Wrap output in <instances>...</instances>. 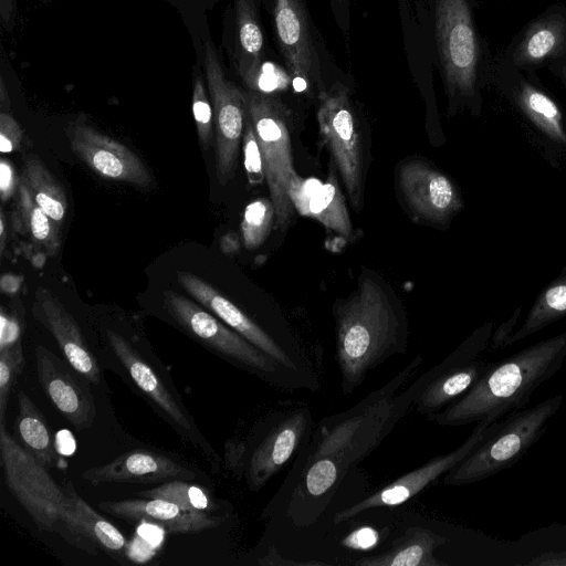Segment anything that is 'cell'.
<instances>
[{
  "label": "cell",
  "instance_id": "6",
  "mask_svg": "<svg viewBox=\"0 0 566 566\" xmlns=\"http://www.w3.org/2000/svg\"><path fill=\"white\" fill-rule=\"evenodd\" d=\"M164 308L185 333L228 363L284 389L306 387L307 378L283 367L214 314L188 297L166 291Z\"/></svg>",
  "mask_w": 566,
  "mask_h": 566
},
{
  "label": "cell",
  "instance_id": "3",
  "mask_svg": "<svg viewBox=\"0 0 566 566\" xmlns=\"http://www.w3.org/2000/svg\"><path fill=\"white\" fill-rule=\"evenodd\" d=\"M98 361L113 370L212 465L219 458L198 429L165 364L140 339L111 326L103 329Z\"/></svg>",
  "mask_w": 566,
  "mask_h": 566
},
{
  "label": "cell",
  "instance_id": "14",
  "mask_svg": "<svg viewBox=\"0 0 566 566\" xmlns=\"http://www.w3.org/2000/svg\"><path fill=\"white\" fill-rule=\"evenodd\" d=\"M500 420L491 424L478 422L471 434L457 449L429 460L359 502L339 511L334 517L335 524L344 523L371 509L392 507L406 503L463 461L496 429Z\"/></svg>",
  "mask_w": 566,
  "mask_h": 566
},
{
  "label": "cell",
  "instance_id": "28",
  "mask_svg": "<svg viewBox=\"0 0 566 566\" xmlns=\"http://www.w3.org/2000/svg\"><path fill=\"white\" fill-rule=\"evenodd\" d=\"M566 316V272L553 281L536 298L522 326L506 346L525 339Z\"/></svg>",
  "mask_w": 566,
  "mask_h": 566
},
{
  "label": "cell",
  "instance_id": "43",
  "mask_svg": "<svg viewBox=\"0 0 566 566\" xmlns=\"http://www.w3.org/2000/svg\"><path fill=\"white\" fill-rule=\"evenodd\" d=\"M526 566H566V551L545 552L530 562L524 563Z\"/></svg>",
  "mask_w": 566,
  "mask_h": 566
},
{
  "label": "cell",
  "instance_id": "23",
  "mask_svg": "<svg viewBox=\"0 0 566 566\" xmlns=\"http://www.w3.org/2000/svg\"><path fill=\"white\" fill-rule=\"evenodd\" d=\"M99 509L127 522L155 524L174 534H195L221 524L222 518L207 512L187 511L163 500L143 497L136 500L106 501Z\"/></svg>",
  "mask_w": 566,
  "mask_h": 566
},
{
  "label": "cell",
  "instance_id": "12",
  "mask_svg": "<svg viewBox=\"0 0 566 566\" xmlns=\"http://www.w3.org/2000/svg\"><path fill=\"white\" fill-rule=\"evenodd\" d=\"M203 65L214 119L216 176L226 186L234 176L247 111L243 91L229 81L214 48L205 43Z\"/></svg>",
  "mask_w": 566,
  "mask_h": 566
},
{
  "label": "cell",
  "instance_id": "39",
  "mask_svg": "<svg viewBox=\"0 0 566 566\" xmlns=\"http://www.w3.org/2000/svg\"><path fill=\"white\" fill-rule=\"evenodd\" d=\"M381 536L377 528L364 525L348 533L340 544L348 549L365 552L375 548Z\"/></svg>",
  "mask_w": 566,
  "mask_h": 566
},
{
  "label": "cell",
  "instance_id": "5",
  "mask_svg": "<svg viewBox=\"0 0 566 566\" xmlns=\"http://www.w3.org/2000/svg\"><path fill=\"white\" fill-rule=\"evenodd\" d=\"M418 355L385 386L373 391L352 409L325 419L315 432L305 460L326 457L346 473L368 457L398 422L392 399L422 364Z\"/></svg>",
  "mask_w": 566,
  "mask_h": 566
},
{
  "label": "cell",
  "instance_id": "47",
  "mask_svg": "<svg viewBox=\"0 0 566 566\" xmlns=\"http://www.w3.org/2000/svg\"><path fill=\"white\" fill-rule=\"evenodd\" d=\"M0 252L2 253L6 244V220L2 212L0 216Z\"/></svg>",
  "mask_w": 566,
  "mask_h": 566
},
{
  "label": "cell",
  "instance_id": "4",
  "mask_svg": "<svg viewBox=\"0 0 566 566\" xmlns=\"http://www.w3.org/2000/svg\"><path fill=\"white\" fill-rule=\"evenodd\" d=\"M0 422V461L7 488L42 532L57 533L74 547L96 556L69 493L48 469L7 432Z\"/></svg>",
  "mask_w": 566,
  "mask_h": 566
},
{
  "label": "cell",
  "instance_id": "41",
  "mask_svg": "<svg viewBox=\"0 0 566 566\" xmlns=\"http://www.w3.org/2000/svg\"><path fill=\"white\" fill-rule=\"evenodd\" d=\"M522 312V307H518L514 314L504 323H502L496 331L491 335V343H489V350L491 353L497 352L504 347H506V343L509 338L513 334V329L517 324Z\"/></svg>",
  "mask_w": 566,
  "mask_h": 566
},
{
  "label": "cell",
  "instance_id": "44",
  "mask_svg": "<svg viewBox=\"0 0 566 566\" xmlns=\"http://www.w3.org/2000/svg\"><path fill=\"white\" fill-rule=\"evenodd\" d=\"M261 565H326V563L322 562H295L282 559V556L279 554L276 548L273 546L269 549L268 554L259 560Z\"/></svg>",
  "mask_w": 566,
  "mask_h": 566
},
{
  "label": "cell",
  "instance_id": "1",
  "mask_svg": "<svg viewBox=\"0 0 566 566\" xmlns=\"http://www.w3.org/2000/svg\"><path fill=\"white\" fill-rule=\"evenodd\" d=\"M340 388L352 394L369 371L408 346V321L394 293L366 274L357 289L334 304Z\"/></svg>",
  "mask_w": 566,
  "mask_h": 566
},
{
  "label": "cell",
  "instance_id": "21",
  "mask_svg": "<svg viewBox=\"0 0 566 566\" xmlns=\"http://www.w3.org/2000/svg\"><path fill=\"white\" fill-rule=\"evenodd\" d=\"M83 480L93 485L102 483H164L172 480L190 481L197 478L188 465L167 455L133 450L120 454L111 462L86 469Z\"/></svg>",
  "mask_w": 566,
  "mask_h": 566
},
{
  "label": "cell",
  "instance_id": "30",
  "mask_svg": "<svg viewBox=\"0 0 566 566\" xmlns=\"http://www.w3.org/2000/svg\"><path fill=\"white\" fill-rule=\"evenodd\" d=\"M62 486L69 493L82 524L96 547L117 560L123 557L127 543L119 530L78 495L71 480L64 479Z\"/></svg>",
  "mask_w": 566,
  "mask_h": 566
},
{
  "label": "cell",
  "instance_id": "46",
  "mask_svg": "<svg viewBox=\"0 0 566 566\" xmlns=\"http://www.w3.org/2000/svg\"><path fill=\"white\" fill-rule=\"evenodd\" d=\"M349 1L350 0H332V3H333V8H334V12H335V17L338 21V24L345 29L347 28V23L345 21V18L343 15V12L345 10H347L348 8V4H349Z\"/></svg>",
  "mask_w": 566,
  "mask_h": 566
},
{
  "label": "cell",
  "instance_id": "19",
  "mask_svg": "<svg viewBox=\"0 0 566 566\" xmlns=\"http://www.w3.org/2000/svg\"><path fill=\"white\" fill-rule=\"evenodd\" d=\"M34 353L40 382L54 406L75 430L91 428L96 416V407L88 387L90 381L77 371H70L69 367L43 345H38Z\"/></svg>",
  "mask_w": 566,
  "mask_h": 566
},
{
  "label": "cell",
  "instance_id": "9",
  "mask_svg": "<svg viewBox=\"0 0 566 566\" xmlns=\"http://www.w3.org/2000/svg\"><path fill=\"white\" fill-rule=\"evenodd\" d=\"M247 116L259 143L270 199L275 208V226L286 230L294 214L287 193L296 175L291 150V112L275 95L243 91Z\"/></svg>",
  "mask_w": 566,
  "mask_h": 566
},
{
  "label": "cell",
  "instance_id": "29",
  "mask_svg": "<svg viewBox=\"0 0 566 566\" xmlns=\"http://www.w3.org/2000/svg\"><path fill=\"white\" fill-rule=\"evenodd\" d=\"M516 102L531 122L553 143L566 146V130L556 103L539 88L524 83Z\"/></svg>",
  "mask_w": 566,
  "mask_h": 566
},
{
  "label": "cell",
  "instance_id": "20",
  "mask_svg": "<svg viewBox=\"0 0 566 566\" xmlns=\"http://www.w3.org/2000/svg\"><path fill=\"white\" fill-rule=\"evenodd\" d=\"M32 314L54 337L69 365L90 382L99 384V361L86 343L76 321L57 297L39 286L34 294Z\"/></svg>",
  "mask_w": 566,
  "mask_h": 566
},
{
  "label": "cell",
  "instance_id": "26",
  "mask_svg": "<svg viewBox=\"0 0 566 566\" xmlns=\"http://www.w3.org/2000/svg\"><path fill=\"white\" fill-rule=\"evenodd\" d=\"M15 430L23 448L39 462L46 469L54 464L56 449L44 416L23 390L18 392Z\"/></svg>",
  "mask_w": 566,
  "mask_h": 566
},
{
  "label": "cell",
  "instance_id": "48",
  "mask_svg": "<svg viewBox=\"0 0 566 566\" xmlns=\"http://www.w3.org/2000/svg\"><path fill=\"white\" fill-rule=\"evenodd\" d=\"M562 73H563V76H564V78H565V81H566V66H564V67L562 69Z\"/></svg>",
  "mask_w": 566,
  "mask_h": 566
},
{
  "label": "cell",
  "instance_id": "18",
  "mask_svg": "<svg viewBox=\"0 0 566 566\" xmlns=\"http://www.w3.org/2000/svg\"><path fill=\"white\" fill-rule=\"evenodd\" d=\"M311 423V411L305 407L274 416V424L245 457L244 473L250 490H260L284 468L296 452Z\"/></svg>",
  "mask_w": 566,
  "mask_h": 566
},
{
  "label": "cell",
  "instance_id": "8",
  "mask_svg": "<svg viewBox=\"0 0 566 566\" xmlns=\"http://www.w3.org/2000/svg\"><path fill=\"white\" fill-rule=\"evenodd\" d=\"M492 328V321L484 323L439 365L395 395L396 416L402 418L413 405L417 412L430 417L465 395L491 364L479 356L489 346Z\"/></svg>",
  "mask_w": 566,
  "mask_h": 566
},
{
  "label": "cell",
  "instance_id": "7",
  "mask_svg": "<svg viewBox=\"0 0 566 566\" xmlns=\"http://www.w3.org/2000/svg\"><path fill=\"white\" fill-rule=\"evenodd\" d=\"M564 400L556 395L539 403L512 411L463 461L446 473L444 485H465L497 474L516 462L544 436L548 420Z\"/></svg>",
  "mask_w": 566,
  "mask_h": 566
},
{
  "label": "cell",
  "instance_id": "34",
  "mask_svg": "<svg viewBox=\"0 0 566 566\" xmlns=\"http://www.w3.org/2000/svg\"><path fill=\"white\" fill-rule=\"evenodd\" d=\"M275 222V208L271 199L259 198L244 209L241 221L243 245L253 250L263 244Z\"/></svg>",
  "mask_w": 566,
  "mask_h": 566
},
{
  "label": "cell",
  "instance_id": "24",
  "mask_svg": "<svg viewBox=\"0 0 566 566\" xmlns=\"http://www.w3.org/2000/svg\"><path fill=\"white\" fill-rule=\"evenodd\" d=\"M263 51L264 38L253 0H235L233 64L249 90H259Z\"/></svg>",
  "mask_w": 566,
  "mask_h": 566
},
{
  "label": "cell",
  "instance_id": "40",
  "mask_svg": "<svg viewBox=\"0 0 566 566\" xmlns=\"http://www.w3.org/2000/svg\"><path fill=\"white\" fill-rule=\"evenodd\" d=\"M22 325L19 317L3 307L0 312V348L21 343Z\"/></svg>",
  "mask_w": 566,
  "mask_h": 566
},
{
  "label": "cell",
  "instance_id": "42",
  "mask_svg": "<svg viewBox=\"0 0 566 566\" xmlns=\"http://www.w3.org/2000/svg\"><path fill=\"white\" fill-rule=\"evenodd\" d=\"M18 181L15 171L11 163L7 159L0 161V196L2 201H7L17 190Z\"/></svg>",
  "mask_w": 566,
  "mask_h": 566
},
{
  "label": "cell",
  "instance_id": "33",
  "mask_svg": "<svg viewBox=\"0 0 566 566\" xmlns=\"http://www.w3.org/2000/svg\"><path fill=\"white\" fill-rule=\"evenodd\" d=\"M135 495L163 499L187 511L212 513L216 509V504L201 488L185 480L164 482L150 490L136 492Z\"/></svg>",
  "mask_w": 566,
  "mask_h": 566
},
{
  "label": "cell",
  "instance_id": "17",
  "mask_svg": "<svg viewBox=\"0 0 566 566\" xmlns=\"http://www.w3.org/2000/svg\"><path fill=\"white\" fill-rule=\"evenodd\" d=\"M177 279L184 290L201 306L214 314L224 324L263 350L283 367L307 378L303 358H300L295 353L286 349L212 285L201 277L187 272H178Z\"/></svg>",
  "mask_w": 566,
  "mask_h": 566
},
{
  "label": "cell",
  "instance_id": "2",
  "mask_svg": "<svg viewBox=\"0 0 566 566\" xmlns=\"http://www.w3.org/2000/svg\"><path fill=\"white\" fill-rule=\"evenodd\" d=\"M565 359L566 332L491 363L465 395L428 418L444 427L491 424L525 408L534 391L558 373Z\"/></svg>",
  "mask_w": 566,
  "mask_h": 566
},
{
  "label": "cell",
  "instance_id": "27",
  "mask_svg": "<svg viewBox=\"0 0 566 566\" xmlns=\"http://www.w3.org/2000/svg\"><path fill=\"white\" fill-rule=\"evenodd\" d=\"M22 180L35 202L60 228L66 216L67 198L59 180L39 158L33 156L24 163Z\"/></svg>",
  "mask_w": 566,
  "mask_h": 566
},
{
  "label": "cell",
  "instance_id": "16",
  "mask_svg": "<svg viewBox=\"0 0 566 566\" xmlns=\"http://www.w3.org/2000/svg\"><path fill=\"white\" fill-rule=\"evenodd\" d=\"M397 179L406 205L422 220L443 224L462 207L455 184L426 160L403 161L398 167Z\"/></svg>",
  "mask_w": 566,
  "mask_h": 566
},
{
  "label": "cell",
  "instance_id": "32",
  "mask_svg": "<svg viewBox=\"0 0 566 566\" xmlns=\"http://www.w3.org/2000/svg\"><path fill=\"white\" fill-rule=\"evenodd\" d=\"M18 190L20 218L24 228L50 255L56 254L60 249L59 227L35 202L22 179Z\"/></svg>",
  "mask_w": 566,
  "mask_h": 566
},
{
  "label": "cell",
  "instance_id": "35",
  "mask_svg": "<svg viewBox=\"0 0 566 566\" xmlns=\"http://www.w3.org/2000/svg\"><path fill=\"white\" fill-rule=\"evenodd\" d=\"M192 114L202 150H207L214 129L213 109L200 74L193 77Z\"/></svg>",
  "mask_w": 566,
  "mask_h": 566
},
{
  "label": "cell",
  "instance_id": "37",
  "mask_svg": "<svg viewBox=\"0 0 566 566\" xmlns=\"http://www.w3.org/2000/svg\"><path fill=\"white\" fill-rule=\"evenodd\" d=\"M242 139L244 168L247 171L249 182L251 185L260 184L265 178L263 160L259 143L255 136V132L248 116L245 120V127Z\"/></svg>",
  "mask_w": 566,
  "mask_h": 566
},
{
  "label": "cell",
  "instance_id": "11",
  "mask_svg": "<svg viewBox=\"0 0 566 566\" xmlns=\"http://www.w3.org/2000/svg\"><path fill=\"white\" fill-rule=\"evenodd\" d=\"M438 54L450 98L475 95L479 41L467 0H434Z\"/></svg>",
  "mask_w": 566,
  "mask_h": 566
},
{
  "label": "cell",
  "instance_id": "15",
  "mask_svg": "<svg viewBox=\"0 0 566 566\" xmlns=\"http://www.w3.org/2000/svg\"><path fill=\"white\" fill-rule=\"evenodd\" d=\"M72 151L96 175L114 181L147 188L153 176L144 161L126 145L92 126L83 116L67 123Z\"/></svg>",
  "mask_w": 566,
  "mask_h": 566
},
{
  "label": "cell",
  "instance_id": "38",
  "mask_svg": "<svg viewBox=\"0 0 566 566\" xmlns=\"http://www.w3.org/2000/svg\"><path fill=\"white\" fill-rule=\"evenodd\" d=\"M10 107L2 108L0 113V151L10 154L21 148L23 129L9 113Z\"/></svg>",
  "mask_w": 566,
  "mask_h": 566
},
{
  "label": "cell",
  "instance_id": "22",
  "mask_svg": "<svg viewBox=\"0 0 566 566\" xmlns=\"http://www.w3.org/2000/svg\"><path fill=\"white\" fill-rule=\"evenodd\" d=\"M336 168H332L325 181L302 178L297 174L291 179L287 193L296 211L313 218L340 237L352 235L350 216L338 185Z\"/></svg>",
  "mask_w": 566,
  "mask_h": 566
},
{
  "label": "cell",
  "instance_id": "36",
  "mask_svg": "<svg viewBox=\"0 0 566 566\" xmlns=\"http://www.w3.org/2000/svg\"><path fill=\"white\" fill-rule=\"evenodd\" d=\"M24 365L21 343L0 348V422H4L10 391Z\"/></svg>",
  "mask_w": 566,
  "mask_h": 566
},
{
  "label": "cell",
  "instance_id": "13",
  "mask_svg": "<svg viewBox=\"0 0 566 566\" xmlns=\"http://www.w3.org/2000/svg\"><path fill=\"white\" fill-rule=\"evenodd\" d=\"M276 45L295 84L316 97L326 88L304 0H270Z\"/></svg>",
  "mask_w": 566,
  "mask_h": 566
},
{
  "label": "cell",
  "instance_id": "25",
  "mask_svg": "<svg viewBox=\"0 0 566 566\" xmlns=\"http://www.w3.org/2000/svg\"><path fill=\"white\" fill-rule=\"evenodd\" d=\"M448 537L431 530L413 526L394 542L392 546L378 555L353 560L355 566H446L434 556V551L444 545Z\"/></svg>",
  "mask_w": 566,
  "mask_h": 566
},
{
  "label": "cell",
  "instance_id": "31",
  "mask_svg": "<svg viewBox=\"0 0 566 566\" xmlns=\"http://www.w3.org/2000/svg\"><path fill=\"white\" fill-rule=\"evenodd\" d=\"M566 40V24L558 18H546L532 25L515 50L517 64L545 61L560 50Z\"/></svg>",
  "mask_w": 566,
  "mask_h": 566
},
{
  "label": "cell",
  "instance_id": "10",
  "mask_svg": "<svg viewBox=\"0 0 566 566\" xmlns=\"http://www.w3.org/2000/svg\"><path fill=\"white\" fill-rule=\"evenodd\" d=\"M319 135L338 171L352 207L360 211L364 201L363 139L349 91L336 82L317 97Z\"/></svg>",
  "mask_w": 566,
  "mask_h": 566
},
{
  "label": "cell",
  "instance_id": "45",
  "mask_svg": "<svg viewBox=\"0 0 566 566\" xmlns=\"http://www.w3.org/2000/svg\"><path fill=\"white\" fill-rule=\"evenodd\" d=\"M0 13L4 25H11L15 13V0H0Z\"/></svg>",
  "mask_w": 566,
  "mask_h": 566
}]
</instances>
